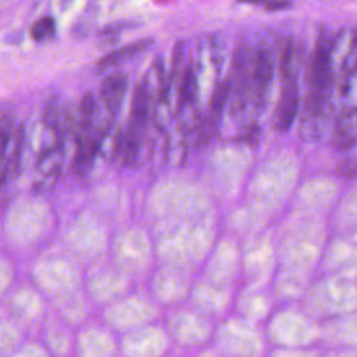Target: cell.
Listing matches in <instances>:
<instances>
[{"label": "cell", "instance_id": "11", "mask_svg": "<svg viewBox=\"0 0 357 357\" xmlns=\"http://www.w3.org/2000/svg\"><path fill=\"white\" fill-rule=\"evenodd\" d=\"M241 3H265L266 0H238Z\"/></svg>", "mask_w": 357, "mask_h": 357}, {"label": "cell", "instance_id": "4", "mask_svg": "<svg viewBox=\"0 0 357 357\" xmlns=\"http://www.w3.org/2000/svg\"><path fill=\"white\" fill-rule=\"evenodd\" d=\"M127 92V78L123 74H110L100 84V100L109 113H116Z\"/></svg>", "mask_w": 357, "mask_h": 357}, {"label": "cell", "instance_id": "8", "mask_svg": "<svg viewBox=\"0 0 357 357\" xmlns=\"http://www.w3.org/2000/svg\"><path fill=\"white\" fill-rule=\"evenodd\" d=\"M227 95H229V85L227 84H222L213 92V96H212V100H211V114H212V119H216V117L219 119V116H220V113H222V110L225 107Z\"/></svg>", "mask_w": 357, "mask_h": 357}, {"label": "cell", "instance_id": "2", "mask_svg": "<svg viewBox=\"0 0 357 357\" xmlns=\"http://www.w3.org/2000/svg\"><path fill=\"white\" fill-rule=\"evenodd\" d=\"M298 109L297 74L283 75L280 96L273 114V126L278 131H287L294 121Z\"/></svg>", "mask_w": 357, "mask_h": 357}, {"label": "cell", "instance_id": "7", "mask_svg": "<svg viewBox=\"0 0 357 357\" xmlns=\"http://www.w3.org/2000/svg\"><path fill=\"white\" fill-rule=\"evenodd\" d=\"M56 32V21L50 15L40 17L31 26V38L35 42H45L50 39Z\"/></svg>", "mask_w": 357, "mask_h": 357}, {"label": "cell", "instance_id": "1", "mask_svg": "<svg viewBox=\"0 0 357 357\" xmlns=\"http://www.w3.org/2000/svg\"><path fill=\"white\" fill-rule=\"evenodd\" d=\"M332 85V63L329 50L324 46H317L310 63L308 73V99L310 112L318 113L331 92Z\"/></svg>", "mask_w": 357, "mask_h": 357}, {"label": "cell", "instance_id": "3", "mask_svg": "<svg viewBox=\"0 0 357 357\" xmlns=\"http://www.w3.org/2000/svg\"><path fill=\"white\" fill-rule=\"evenodd\" d=\"M250 71L251 75L248 88L251 89V93L257 102H261L271 85L273 74V63L268 50L259 49L255 52Z\"/></svg>", "mask_w": 357, "mask_h": 357}, {"label": "cell", "instance_id": "5", "mask_svg": "<svg viewBox=\"0 0 357 357\" xmlns=\"http://www.w3.org/2000/svg\"><path fill=\"white\" fill-rule=\"evenodd\" d=\"M153 43L152 38H141L135 42H131L128 45H124L116 50H112L109 52L107 54H105L99 61H98V66L100 68H107V67H112V66H116L121 61H126L128 59H132L135 57L137 54L142 53L144 50H146Z\"/></svg>", "mask_w": 357, "mask_h": 357}, {"label": "cell", "instance_id": "10", "mask_svg": "<svg viewBox=\"0 0 357 357\" xmlns=\"http://www.w3.org/2000/svg\"><path fill=\"white\" fill-rule=\"evenodd\" d=\"M339 172H340L342 174H347V173L351 174V172H357V162H354V160H346V162H343V163H342V167H339Z\"/></svg>", "mask_w": 357, "mask_h": 357}, {"label": "cell", "instance_id": "9", "mask_svg": "<svg viewBox=\"0 0 357 357\" xmlns=\"http://www.w3.org/2000/svg\"><path fill=\"white\" fill-rule=\"evenodd\" d=\"M265 8L269 11H278V10H284L290 7V3L287 0H266L264 3Z\"/></svg>", "mask_w": 357, "mask_h": 357}, {"label": "cell", "instance_id": "6", "mask_svg": "<svg viewBox=\"0 0 357 357\" xmlns=\"http://www.w3.org/2000/svg\"><path fill=\"white\" fill-rule=\"evenodd\" d=\"M13 128H14V124L10 116H4L0 119V183L4 178V170H6L4 159L13 138Z\"/></svg>", "mask_w": 357, "mask_h": 357}]
</instances>
